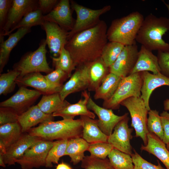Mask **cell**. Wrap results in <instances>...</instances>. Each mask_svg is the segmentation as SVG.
<instances>
[{
    "mask_svg": "<svg viewBox=\"0 0 169 169\" xmlns=\"http://www.w3.org/2000/svg\"><path fill=\"white\" fill-rule=\"evenodd\" d=\"M44 16V15L38 8L28 12L6 35H9L14 30L19 28H31L34 26L39 25L41 26L45 21Z\"/></svg>",
    "mask_w": 169,
    "mask_h": 169,
    "instance_id": "cell-34",
    "label": "cell"
},
{
    "mask_svg": "<svg viewBox=\"0 0 169 169\" xmlns=\"http://www.w3.org/2000/svg\"><path fill=\"white\" fill-rule=\"evenodd\" d=\"M41 26L46 33V43L51 56L58 57L68 42L69 32L57 23L47 21Z\"/></svg>",
    "mask_w": 169,
    "mask_h": 169,
    "instance_id": "cell-12",
    "label": "cell"
},
{
    "mask_svg": "<svg viewBox=\"0 0 169 169\" xmlns=\"http://www.w3.org/2000/svg\"><path fill=\"white\" fill-rule=\"evenodd\" d=\"M45 77L50 82L57 85H63V82L69 77L66 72L59 68L55 69Z\"/></svg>",
    "mask_w": 169,
    "mask_h": 169,
    "instance_id": "cell-43",
    "label": "cell"
},
{
    "mask_svg": "<svg viewBox=\"0 0 169 169\" xmlns=\"http://www.w3.org/2000/svg\"><path fill=\"white\" fill-rule=\"evenodd\" d=\"M128 115L116 125L112 133L108 136L107 142L114 148L131 156L133 148L131 141L133 138L132 133L133 129L129 127Z\"/></svg>",
    "mask_w": 169,
    "mask_h": 169,
    "instance_id": "cell-13",
    "label": "cell"
},
{
    "mask_svg": "<svg viewBox=\"0 0 169 169\" xmlns=\"http://www.w3.org/2000/svg\"><path fill=\"white\" fill-rule=\"evenodd\" d=\"M19 87L29 86L34 88L43 95L59 93L63 85L51 83L40 72L30 73L23 76H18L16 80Z\"/></svg>",
    "mask_w": 169,
    "mask_h": 169,
    "instance_id": "cell-16",
    "label": "cell"
},
{
    "mask_svg": "<svg viewBox=\"0 0 169 169\" xmlns=\"http://www.w3.org/2000/svg\"><path fill=\"white\" fill-rule=\"evenodd\" d=\"M56 169H72L68 164L63 162L58 164L56 167Z\"/></svg>",
    "mask_w": 169,
    "mask_h": 169,
    "instance_id": "cell-48",
    "label": "cell"
},
{
    "mask_svg": "<svg viewBox=\"0 0 169 169\" xmlns=\"http://www.w3.org/2000/svg\"><path fill=\"white\" fill-rule=\"evenodd\" d=\"M46 45L45 39H42L36 50L26 53L18 61L14 64L13 69L20 73L19 76L35 72H42L48 74L54 70L47 62Z\"/></svg>",
    "mask_w": 169,
    "mask_h": 169,
    "instance_id": "cell-5",
    "label": "cell"
},
{
    "mask_svg": "<svg viewBox=\"0 0 169 169\" xmlns=\"http://www.w3.org/2000/svg\"><path fill=\"white\" fill-rule=\"evenodd\" d=\"M129 111L131 118V126L135 131V137L141 138L144 145L147 143V115L148 110L141 97L129 98L120 103Z\"/></svg>",
    "mask_w": 169,
    "mask_h": 169,
    "instance_id": "cell-7",
    "label": "cell"
},
{
    "mask_svg": "<svg viewBox=\"0 0 169 169\" xmlns=\"http://www.w3.org/2000/svg\"><path fill=\"white\" fill-rule=\"evenodd\" d=\"M169 31V18L157 17L151 13L144 18L137 33L136 41L151 50L169 52V43L163 39Z\"/></svg>",
    "mask_w": 169,
    "mask_h": 169,
    "instance_id": "cell-2",
    "label": "cell"
},
{
    "mask_svg": "<svg viewBox=\"0 0 169 169\" xmlns=\"http://www.w3.org/2000/svg\"><path fill=\"white\" fill-rule=\"evenodd\" d=\"M165 4V5L166 7L167 8L168 10V12H169V4H167V3H164Z\"/></svg>",
    "mask_w": 169,
    "mask_h": 169,
    "instance_id": "cell-51",
    "label": "cell"
},
{
    "mask_svg": "<svg viewBox=\"0 0 169 169\" xmlns=\"http://www.w3.org/2000/svg\"><path fill=\"white\" fill-rule=\"evenodd\" d=\"M70 2L69 0H59L50 12L44 15L45 21L56 23L68 32L71 30L74 22Z\"/></svg>",
    "mask_w": 169,
    "mask_h": 169,
    "instance_id": "cell-17",
    "label": "cell"
},
{
    "mask_svg": "<svg viewBox=\"0 0 169 169\" xmlns=\"http://www.w3.org/2000/svg\"><path fill=\"white\" fill-rule=\"evenodd\" d=\"M160 116L163 131V142L166 145L169 142V113L163 111Z\"/></svg>",
    "mask_w": 169,
    "mask_h": 169,
    "instance_id": "cell-46",
    "label": "cell"
},
{
    "mask_svg": "<svg viewBox=\"0 0 169 169\" xmlns=\"http://www.w3.org/2000/svg\"><path fill=\"white\" fill-rule=\"evenodd\" d=\"M90 97L89 92L86 90L81 93V98L74 104L69 103L58 111L53 113V116H60L63 119L73 120L76 116H86L95 119V116L94 113L88 109L87 105Z\"/></svg>",
    "mask_w": 169,
    "mask_h": 169,
    "instance_id": "cell-18",
    "label": "cell"
},
{
    "mask_svg": "<svg viewBox=\"0 0 169 169\" xmlns=\"http://www.w3.org/2000/svg\"><path fill=\"white\" fill-rule=\"evenodd\" d=\"M125 46L116 42H107L103 49L101 56L107 67L109 68L114 63Z\"/></svg>",
    "mask_w": 169,
    "mask_h": 169,
    "instance_id": "cell-35",
    "label": "cell"
},
{
    "mask_svg": "<svg viewBox=\"0 0 169 169\" xmlns=\"http://www.w3.org/2000/svg\"><path fill=\"white\" fill-rule=\"evenodd\" d=\"M87 69V65L77 67L69 80L63 85L59 92L63 101L71 94L84 91L88 88Z\"/></svg>",
    "mask_w": 169,
    "mask_h": 169,
    "instance_id": "cell-20",
    "label": "cell"
},
{
    "mask_svg": "<svg viewBox=\"0 0 169 169\" xmlns=\"http://www.w3.org/2000/svg\"><path fill=\"white\" fill-rule=\"evenodd\" d=\"M42 95L36 90L20 87L18 91L8 99L0 103V107L10 108L19 115L26 111Z\"/></svg>",
    "mask_w": 169,
    "mask_h": 169,
    "instance_id": "cell-10",
    "label": "cell"
},
{
    "mask_svg": "<svg viewBox=\"0 0 169 169\" xmlns=\"http://www.w3.org/2000/svg\"><path fill=\"white\" fill-rule=\"evenodd\" d=\"M13 0H0V33L7 20Z\"/></svg>",
    "mask_w": 169,
    "mask_h": 169,
    "instance_id": "cell-45",
    "label": "cell"
},
{
    "mask_svg": "<svg viewBox=\"0 0 169 169\" xmlns=\"http://www.w3.org/2000/svg\"><path fill=\"white\" fill-rule=\"evenodd\" d=\"M52 114H46L43 112L37 105H33L25 112L19 115L18 122L22 133L29 131L38 124L53 120Z\"/></svg>",
    "mask_w": 169,
    "mask_h": 169,
    "instance_id": "cell-22",
    "label": "cell"
},
{
    "mask_svg": "<svg viewBox=\"0 0 169 169\" xmlns=\"http://www.w3.org/2000/svg\"><path fill=\"white\" fill-rule=\"evenodd\" d=\"M19 115L12 109L0 108V126L4 124L18 122Z\"/></svg>",
    "mask_w": 169,
    "mask_h": 169,
    "instance_id": "cell-42",
    "label": "cell"
},
{
    "mask_svg": "<svg viewBox=\"0 0 169 169\" xmlns=\"http://www.w3.org/2000/svg\"><path fill=\"white\" fill-rule=\"evenodd\" d=\"M22 133V128L18 122L3 125L0 126V141L7 149L20 138Z\"/></svg>",
    "mask_w": 169,
    "mask_h": 169,
    "instance_id": "cell-31",
    "label": "cell"
},
{
    "mask_svg": "<svg viewBox=\"0 0 169 169\" xmlns=\"http://www.w3.org/2000/svg\"><path fill=\"white\" fill-rule=\"evenodd\" d=\"M70 3L71 8L76 13V18L73 28L69 32L68 40L75 34L95 25L100 21V16L111 8V6L108 5L99 9H93L73 0Z\"/></svg>",
    "mask_w": 169,
    "mask_h": 169,
    "instance_id": "cell-8",
    "label": "cell"
},
{
    "mask_svg": "<svg viewBox=\"0 0 169 169\" xmlns=\"http://www.w3.org/2000/svg\"><path fill=\"white\" fill-rule=\"evenodd\" d=\"M134 153L131 155L134 169H166L163 167L158 160L157 165L153 164L144 159L133 149Z\"/></svg>",
    "mask_w": 169,
    "mask_h": 169,
    "instance_id": "cell-41",
    "label": "cell"
},
{
    "mask_svg": "<svg viewBox=\"0 0 169 169\" xmlns=\"http://www.w3.org/2000/svg\"><path fill=\"white\" fill-rule=\"evenodd\" d=\"M83 122L82 138L90 144L107 142L108 136L105 134L99 127L98 120L86 116H80Z\"/></svg>",
    "mask_w": 169,
    "mask_h": 169,
    "instance_id": "cell-27",
    "label": "cell"
},
{
    "mask_svg": "<svg viewBox=\"0 0 169 169\" xmlns=\"http://www.w3.org/2000/svg\"><path fill=\"white\" fill-rule=\"evenodd\" d=\"M122 78L110 72L95 91V99H102L104 101L109 99L114 94Z\"/></svg>",
    "mask_w": 169,
    "mask_h": 169,
    "instance_id": "cell-28",
    "label": "cell"
},
{
    "mask_svg": "<svg viewBox=\"0 0 169 169\" xmlns=\"http://www.w3.org/2000/svg\"><path fill=\"white\" fill-rule=\"evenodd\" d=\"M166 147L167 150L169 151V142L166 145Z\"/></svg>",
    "mask_w": 169,
    "mask_h": 169,
    "instance_id": "cell-52",
    "label": "cell"
},
{
    "mask_svg": "<svg viewBox=\"0 0 169 169\" xmlns=\"http://www.w3.org/2000/svg\"><path fill=\"white\" fill-rule=\"evenodd\" d=\"M31 31V28L22 27L18 28L15 33L9 35L5 40H0V73L7 64L10 53L18 42L27 34Z\"/></svg>",
    "mask_w": 169,
    "mask_h": 169,
    "instance_id": "cell-24",
    "label": "cell"
},
{
    "mask_svg": "<svg viewBox=\"0 0 169 169\" xmlns=\"http://www.w3.org/2000/svg\"><path fill=\"white\" fill-rule=\"evenodd\" d=\"M87 77L89 91H95L102 80L110 73L107 67L100 57L87 65Z\"/></svg>",
    "mask_w": 169,
    "mask_h": 169,
    "instance_id": "cell-26",
    "label": "cell"
},
{
    "mask_svg": "<svg viewBox=\"0 0 169 169\" xmlns=\"http://www.w3.org/2000/svg\"><path fill=\"white\" fill-rule=\"evenodd\" d=\"M148 115L147 127L148 132L154 134L162 141L163 131L159 112L156 110H151Z\"/></svg>",
    "mask_w": 169,
    "mask_h": 169,
    "instance_id": "cell-38",
    "label": "cell"
},
{
    "mask_svg": "<svg viewBox=\"0 0 169 169\" xmlns=\"http://www.w3.org/2000/svg\"><path fill=\"white\" fill-rule=\"evenodd\" d=\"M81 162V167L84 169H114L107 158L102 159L87 156Z\"/></svg>",
    "mask_w": 169,
    "mask_h": 169,
    "instance_id": "cell-40",
    "label": "cell"
},
{
    "mask_svg": "<svg viewBox=\"0 0 169 169\" xmlns=\"http://www.w3.org/2000/svg\"><path fill=\"white\" fill-rule=\"evenodd\" d=\"M138 52L136 44L125 46L115 61L109 68L110 72L121 78L131 74L136 63Z\"/></svg>",
    "mask_w": 169,
    "mask_h": 169,
    "instance_id": "cell-14",
    "label": "cell"
},
{
    "mask_svg": "<svg viewBox=\"0 0 169 169\" xmlns=\"http://www.w3.org/2000/svg\"><path fill=\"white\" fill-rule=\"evenodd\" d=\"M87 107L98 116L99 127L103 133L108 136L112 133L117 123L128 115L126 113L122 115H117L114 113L112 110L97 105L91 97L88 100Z\"/></svg>",
    "mask_w": 169,
    "mask_h": 169,
    "instance_id": "cell-15",
    "label": "cell"
},
{
    "mask_svg": "<svg viewBox=\"0 0 169 169\" xmlns=\"http://www.w3.org/2000/svg\"><path fill=\"white\" fill-rule=\"evenodd\" d=\"M163 104L164 110L166 111L169 110V99L165 100Z\"/></svg>",
    "mask_w": 169,
    "mask_h": 169,
    "instance_id": "cell-49",
    "label": "cell"
},
{
    "mask_svg": "<svg viewBox=\"0 0 169 169\" xmlns=\"http://www.w3.org/2000/svg\"><path fill=\"white\" fill-rule=\"evenodd\" d=\"M20 73L14 69L0 75V95H7L14 90L16 80L20 75Z\"/></svg>",
    "mask_w": 169,
    "mask_h": 169,
    "instance_id": "cell-37",
    "label": "cell"
},
{
    "mask_svg": "<svg viewBox=\"0 0 169 169\" xmlns=\"http://www.w3.org/2000/svg\"><path fill=\"white\" fill-rule=\"evenodd\" d=\"M83 129V122L80 118L47 121L28 132L30 135L43 140L53 141L82 137Z\"/></svg>",
    "mask_w": 169,
    "mask_h": 169,
    "instance_id": "cell-3",
    "label": "cell"
},
{
    "mask_svg": "<svg viewBox=\"0 0 169 169\" xmlns=\"http://www.w3.org/2000/svg\"><path fill=\"white\" fill-rule=\"evenodd\" d=\"M90 144L82 137L68 140L64 156L70 158V162L76 165L81 162L85 156L84 152L87 151Z\"/></svg>",
    "mask_w": 169,
    "mask_h": 169,
    "instance_id": "cell-29",
    "label": "cell"
},
{
    "mask_svg": "<svg viewBox=\"0 0 169 169\" xmlns=\"http://www.w3.org/2000/svg\"><path fill=\"white\" fill-rule=\"evenodd\" d=\"M142 82V72L122 78L113 95L104 101L103 107L112 110L118 109L121 103L124 100L132 97H141Z\"/></svg>",
    "mask_w": 169,
    "mask_h": 169,
    "instance_id": "cell-6",
    "label": "cell"
},
{
    "mask_svg": "<svg viewBox=\"0 0 169 169\" xmlns=\"http://www.w3.org/2000/svg\"><path fill=\"white\" fill-rule=\"evenodd\" d=\"M107 24L100 21L95 26L72 36L65 48L69 52L76 67L87 65L100 58L108 42Z\"/></svg>",
    "mask_w": 169,
    "mask_h": 169,
    "instance_id": "cell-1",
    "label": "cell"
},
{
    "mask_svg": "<svg viewBox=\"0 0 169 169\" xmlns=\"http://www.w3.org/2000/svg\"><path fill=\"white\" fill-rule=\"evenodd\" d=\"M53 66L55 69L59 68L70 77L72 71L75 69L73 61L69 52L63 48L58 57L51 56Z\"/></svg>",
    "mask_w": 169,
    "mask_h": 169,
    "instance_id": "cell-33",
    "label": "cell"
},
{
    "mask_svg": "<svg viewBox=\"0 0 169 169\" xmlns=\"http://www.w3.org/2000/svg\"><path fill=\"white\" fill-rule=\"evenodd\" d=\"M108 157L114 169H134L132 157L129 154L114 148Z\"/></svg>",
    "mask_w": 169,
    "mask_h": 169,
    "instance_id": "cell-32",
    "label": "cell"
},
{
    "mask_svg": "<svg viewBox=\"0 0 169 169\" xmlns=\"http://www.w3.org/2000/svg\"><path fill=\"white\" fill-rule=\"evenodd\" d=\"M114 148L113 146L107 142H100L90 144L87 151L90 152L91 156L104 159L107 158Z\"/></svg>",
    "mask_w": 169,
    "mask_h": 169,
    "instance_id": "cell-39",
    "label": "cell"
},
{
    "mask_svg": "<svg viewBox=\"0 0 169 169\" xmlns=\"http://www.w3.org/2000/svg\"><path fill=\"white\" fill-rule=\"evenodd\" d=\"M147 143L141 145L140 149L152 154L159 159L169 169V151L166 144L154 134L148 132L147 135Z\"/></svg>",
    "mask_w": 169,
    "mask_h": 169,
    "instance_id": "cell-25",
    "label": "cell"
},
{
    "mask_svg": "<svg viewBox=\"0 0 169 169\" xmlns=\"http://www.w3.org/2000/svg\"><path fill=\"white\" fill-rule=\"evenodd\" d=\"M38 8V0H13L0 38H4L28 12Z\"/></svg>",
    "mask_w": 169,
    "mask_h": 169,
    "instance_id": "cell-11",
    "label": "cell"
},
{
    "mask_svg": "<svg viewBox=\"0 0 169 169\" xmlns=\"http://www.w3.org/2000/svg\"><path fill=\"white\" fill-rule=\"evenodd\" d=\"M157 57L161 73L169 78V52L158 51Z\"/></svg>",
    "mask_w": 169,
    "mask_h": 169,
    "instance_id": "cell-44",
    "label": "cell"
},
{
    "mask_svg": "<svg viewBox=\"0 0 169 169\" xmlns=\"http://www.w3.org/2000/svg\"><path fill=\"white\" fill-rule=\"evenodd\" d=\"M142 84L141 89V97L143 100L148 111L151 109L149 100L153 91L157 88L163 85L169 86V78L161 73L153 74L149 72H142Z\"/></svg>",
    "mask_w": 169,
    "mask_h": 169,
    "instance_id": "cell-21",
    "label": "cell"
},
{
    "mask_svg": "<svg viewBox=\"0 0 169 169\" xmlns=\"http://www.w3.org/2000/svg\"><path fill=\"white\" fill-rule=\"evenodd\" d=\"M5 165L2 156L0 155V166L4 167L6 166Z\"/></svg>",
    "mask_w": 169,
    "mask_h": 169,
    "instance_id": "cell-50",
    "label": "cell"
},
{
    "mask_svg": "<svg viewBox=\"0 0 169 169\" xmlns=\"http://www.w3.org/2000/svg\"><path fill=\"white\" fill-rule=\"evenodd\" d=\"M144 19L143 15L138 11L115 19L107 29L108 40L119 43L125 46L136 44V37Z\"/></svg>",
    "mask_w": 169,
    "mask_h": 169,
    "instance_id": "cell-4",
    "label": "cell"
},
{
    "mask_svg": "<svg viewBox=\"0 0 169 169\" xmlns=\"http://www.w3.org/2000/svg\"><path fill=\"white\" fill-rule=\"evenodd\" d=\"M55 141L41 139L28 149L16 161L22 169H32L45 166L48 153Z\"/></svg>",
    "mask_w": 169,
    "mask_h": 169,
    "instance_id": "cell-9",
    "label": "cell"
},
{
    "mask_svg": "<svg viewBox=\"0 0 169 169\" xmlns=\"http://www.w3.org/2000/svg\"><path fill=\"white\" fill-rule=\"evenodd\" d=\"M145 71H151L155 74L161 73L157 57L152 51L141 45L131 74Z\"/></svg>",
    "mask_w": 169,
    "mask_h": 169,
    "instance_id": "cell-23",
    "label": "cell"
},
{
    "mask_svg": "<svg viewBox=\"0 0 169 169\" xmlns=\"http://www.w3.org/2000/svg\"><path fill=\"white\" fill-rule=\"evenodd\" d=\"M41 139H42L40 137L28 133L22 135L17 141L7 149L4 154H0L2 156L5 164L8 165H15L16 161L21 158L28 149Z\"/></svg>",
    "mask_w": 169,
    "mask_h": 169,
    "instance_id": "cell-19",
    "label": "cell"
},
{
    "mask_svg": "<svg viewBox=\"0 0 169 169\" xmlns=\"http://www.w3.org/2000/svg\"></svg>",
    "mask_w": 169,
    "mask_h": 169,
    "instance_id": "cell-53",
    "label": "cell"
},
{
    "mask_svg": "<svg viewBox=\"0 0 169 169\" xmlns=\"http://www.w3.org/2000/svg\"><path fill=\"white\" fill-rule=\"evenodd\" d=\"M58 0H39L38 8L44 15H46L54 9L59 2Z\"/></svg>",
    "mask_w": 169,
    "mask_h": 169,
    "instance_id": "cell-47",
    "label": "cell"
},
{
    "mask_svg": "<svg viewBox=\"0 0 169 169\" xmlns=\"http://www.w3.org/2000/svg\"><path fill=\"white\" fill-rule=\"evenodd\" d=\"M69 103L65 100L63 101L61 98L59 93H55L43 95L37 105L45 113L52 114Z\"/></svg>",
    "mask_w": 169,
    "mask_h": 169,
    "instance_id": "cell-30",
    "label": "cell"
},
{
    "mask_svg": "<svg viewBox=\"0 0 169 169\" xmlns=\"http://www.w3.org/2000/svg\"><path fill=\"white\" fill-rule=\"evenodd\" d=\"M68 140L64 139L55 141L53 146L49 151L47 156L45 167L51 168L53 163L58 164L60 157L64 156Z\"/></svg>",
    "mask_w": 169,
    "mask_h": 169,
    "instance_id": "cell-36",
    "label": "cell"
}]
</instances>
